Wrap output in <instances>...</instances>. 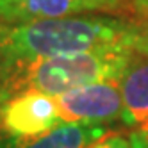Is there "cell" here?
I'll return each instance as SVG.
<instances>
[{
    "label": "cell",
    "mask_w": 148,
    "mask_h": 148,
    "mask_svg": "<svg viewBox=\"0 0 148 148\" xmlns=\"http://www.w3.org/2000/svg\"><path fill=\"white\" fill-rule=\"evenodd\" d=\"M136 22L103 14H68L27 23L4 25V43L11 62L130 45Z\"/></svg>",
    "instance_id": "cell-1"
},
{
    "label": "cell",
    "mask_w": 148,
    "mask_h": 148,
    "mask_svg": "<svg viewBox=\"0 0 148 148\" xmlns=\"http://www.w3.org/2000/svg\"><path fill=\"white\" fill-rule=\"evenodd\" d=\"M130 52V45H120L82 54L11 62L0 86V102L30 89L57 97L86 84L120 80Z\"/></svg>",
    "instance_id": "cell-2"
},
{
    "label": "cell",
    "mask_w": 148,
    "mask_h": 148,
    "mask_svg": "<svg viewBox=\"0 0 148 148\" xmlns=\"http://www.w3.org/2000/svg\"><path fill=\"white\" fill-rule=\"evenodd\" d=\"M62 123L56 98L41 91H22L0 102V130L7 139L29 141Z\"/></svg>",
    "instance_id": "cell-3"
},
{
    "label": "cell",
    "mask_w": 148,
    "mask_h": 148,
    "mask_svg": "<svg viewBox=\"0 0 148 148\" xmlns=\"http://www.w3.org/2000/svg\"><path fill=\"white\" fill-rule=\"evenodd\" d=\"M56 103L62 123L103 125L121 118L123 100L118 80L86 84L57 95Z\"/></svg>",
    "instance_id": "cell-4"
},
{
    "label": "cell",
    "mask_w": 148,
    "mask_h": 148,
    "mask_svg": "<svg viewBox=\"0 0 148 148\" xmlns=\"http://www.w3.org/2000/svg\"><path fill=\"white\" fill-rule=\"evenodd\" d=\"M118 84L123 100V123L132 132L148 137V54L132 48Z\"/></svg>",
    "instance_id": "cell-5"
},
{
    "label": "cell",
    "mask_w": 148,
    "mask_h": 148,
    "mask_svg": "<svg viewBox=\"0 0 148 148\" xmlns=\"http://www.w3.org/2000/svg\"><path fill=\"white\" fill-rule=\"evenodd\" d=\"M107 134L103 125L95 123H59L56 129L29 141L5 139L0 148H89Z\"/></svg>",
    "instance_id": "cell-6"
},
{
    "label": "cell",
    "mask_w": 148,
    "mask_h": 148,
    "mask_svg": "<svg viewBox=\"0 0 148 148\" xmlns=\"http://www.w3.org/2000/svg\"><path fill=\"white\" fill-rule=\"evenodd\" d=\"M77 13H86V7L80 0H0V23L4 25Z\"/></svg>",
    "instance_id": "cell-7"
},
{
    "label": "cell",
    "mask_w": 148,
    "mask_h": 148,
    "mask_svg": "<svg viewBox=\"0 0 148 148\" xmlns=\"http://www.w3.org/2000/svg\"><path fill=\"white\" fill-rule=\"evenodd\" d=\"M89 148H148V137L132 130L130 134H105Z\"/></svg>",
    "instance_id": "cell-8"
},
{
    "label": "cell",
    "mask_w": 148,
    "mask_h": 148,
    "mask_svg": "<svg viewBox=\"0 0 148 148\" xmlns=\"http://www.w3.org/2000/svg\"><path fill=\"white\" fill-rule=\"evenodd\" d=\"M132 48L148 54V20L136 22V32H134Z\"/></svg>",
    "instance_id": "cell-9"
},
{
    "label": "cell",
    "mask_w": 148,
    "mask_h": 148,
    "mask_svg": "<svg viewBox=\"0 0 148 148\" xmlns=\"http://www.w3.org/2000/svg\"><path fill=\"white\" fill-rule=\"evenodd\" d=\"M86 11H114L127 0H80Z\"/></svg>",
    "instance_id": "cell-10"
},
{
    "label": "cell",
    "mask_w": 148,
    "mask_h": 148,
    "mask_svg": "<svg viewBox=\"0 0 148 148\" xmlns=\"http://www.w3.org/2000/svg\"><path fill=\"white\" fill-rule=\"evenodd\" d=\"M11 64V59L7 56L5 50V43H4V23H0V86H2V80L5 77V71Z\"/></svg>",
    "instance_id": "cell-11"
}]
</instances>
